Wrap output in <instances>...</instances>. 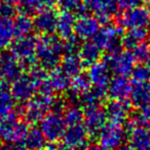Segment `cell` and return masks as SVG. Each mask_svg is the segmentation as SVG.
Masks as SVG:
<instances>
[{"label": "cell", "mask_w": 150, "mask_h": 150, "mask_svg": "<svg viewBox=\"0 0 150 150\" xmlns=\"http://www.w3.org/2000/svg\"><path fill=\"white\" fill-rule=\"evenodd\" d=\"M125 137L127 133L121 125L110 121L99 133V145L104 150H114L122 145Z\"/></svg>", "instance_id": "obj_8"}, {"label": "cell", "mask_w": 150, "mask_h": 150, "mask_svg": "<svg viewBox=\"0 0 150 150\" xmlns=\"http://www.w3.org/2000/svg\"><path fill=\"white\" fill-rule=\"evenodd\" d=\"M147 9H148V11H149V13H150V1L148 2V5H147Z\"/></svg>", "instance_id": "obj_48"}, {"label": "cell", "mask_w": 150, "mask_h": 150, "mask_svg": "<svg viewBox=\"0 0 150 150\" xmlns=\"http://www.w3.org/2000/svg\"><path fill=\"white\" fill-rule=\"evenodd\" d=\"M15 37L13 23L11 18L0 16V48L6 47Z\"/></svg>", "instance_id": "obj_31"}, {"label": "cell", "mask_w": 150, "mask_h": 150, "mask_svg": "<svg viewBox=\"0 0 150 150\" xmlns=\"http://www.w3.org/2000/svg\"><path fill=\"white\" fill-rule=\"evenodd\" d=\"M58 0H21L22 8L28 15L37 13L44 8L52 7Z\"/></svg>", "instance_id": "obj_33"}, {"label": "cell", "mask_w": 150, "mask_h": 150, "mask_svg": "<svg viewBox=\"0 0 150 150\" xmlns=\"http://www.w3.org/2000/svg\"><path fill=\"white\" fill-rule=\"evenodd\" d=\"M105 62L110 68L111 72L119 76H129L136 65V59L131 50H116L108 52L105 58Z\"/></svg>", "instance_id": "obj_6"}, {"label": "cell", "mask_w": 150, "mask_h": 150, "mask_svg": "<svg viewBox=\"0 0 150 150\" xmlns=\"http://www.w3.org/2000/svg\"><path fill=\"white\" fill-rule=\"evenodd\" d=\"M122 28L118 25H106L100 28L96 34L93 36V42L101 50L107 52H113L119 50L122 46Z\"/></svg>", "instance_id": "obj_5"}, {"label": "cell", "mask_w": 150, "mask_h": 150, "mask_svg": "<svg viewBox=\"0 0 150 150\" xmlns=\"http://www.w3.org/2000/svg\"><path fill=\"white\" fill-rule=\"evenodd\" d=\"M78 56H79L84 67H90L94 63L100 61L101 56H102V50L93 41H88L80 45Z\"/></svg>", "instance_id": "obj_24"}, {"label": "cell", "mask_w": 150, "mask_h": 150, "mask_svg": "<svg viewBox=\"0 0 150 150\" xmlns=\"http://www.w3.org/2000/svg\"><path fill=\"white\" fill-rule=\"evenodd\" d=\"M15 108V99L11 90L6 88L2 82H0V116L3 117L13 113Z\"/></svg>", "instance_id": "obj_32"}, {"label": "cell", "mask_w": 150, "mask_h": 150, "mask_svg": "<svg viewBox=\"0 0 150 150\" xmlns=\"http://www.w3.org/2000/svg\"><path fill=\"white\" fill-rule=\"evenodd\" d=\"M0 150H1V149H0Z\"/></svg>", "instance_id": "obj_55"}, {"label": "cell", "mask_w": 150, "mask_h": 150, "mask_svg": "<svg viewBox=\"0 0 150 150\" xmlns=\"http://www.w3.org/2000/svg\"><path fill=\"white\" fill-rule=\"evenodd\" d=\"M145 61H146V65L150 68V48H149V52H148V54H147V57H146Z\"/></svg>", "instance_id": "obj_46"}, {"label": "cell", "mask_w": 150, "mask_h": 150, "mask_svg": "<svg viewBox=\"0 0 150 150\" xmlns=\"http://www.w3.org/2000/svg\"><path fill=\"white\" fill-rule=\"evenodd\" d=\"M147 27H148V29H147V32H148V35H150V21H149V23L147 24Z\"/></svg>", "instance_id": "obj_47"}, {"label": "cell", "mask_w": 150, "mask_h": 150, "mask_svg": "<svg viewBox=\"0 0 150 150\" xmlns=\"http://www.w3.org/2000/svg\"><path fill=\"white\" fill-rule=\"evenodd\" d=\"M66 127L63 115L60 113H47L40 120V131L46 141L50 143H57L63 139Z\"/></svg>", "instance_id": "obj_7"}, {"label": "cell", "mask_w": 150, "mask_h": 150, "mask_svg": "<svg viewBox=\"0 0 150 150\" xmlns=\"http://www.w3.org/2000/svg\"><path fill=\"white\" fill-rule=\"evenodd\" d=\"M13 23L15 36L17 37L31 34L32 30L34 29L33 20L31 19L30 15L26 13H17L15 20H13Z\"/></svg>", "instance_id": "obj_30"}, {"label": "cell", "mask_w": 150, "mask_h": 150, "mask_svg": "<svg viewBox=\"0 0 150 150\" xmlns=\"http://www.w3.org/2000/svg\"><path fill=\"white\" fill-rule=\"evenodd\" d=\"M146 127H150V121H149V122H148V125H146Z\"/></svg>", "instance_id": "obj_51"}, {"label": "cell", "mask_w": 150, "mask_h": 150, "mask_svg": "<svg viewBox=\"0 0 150 150\" xmlns=\"http://www.w3.org/2000/svg\"><path fill=\"white\" fill-rule=\"evenodd\" d=\"M147 29L145 28H131L122 35L121 44L127 50H132L141 42L146 41L148 37Z\"/></svg>", "instance_id": "obj_25"}, {"label": "cell", "mask_w": 150, "mask_h": 150, "mask_svg": "<svg viewBox=\"0 0 150 150\" xmlns=\"http://www.w3.org/2000/svg\"><path fill=\"white\" fill-rule=\"evenodd\" d=\"M66 109H67V101L65 99L61 98V97H57V98L52 99V106H50V110H52V112L63 114V112Z\"/></svg>", "instance_id": "obj_39"}, {"label": "cell", "mask_w": 150, "mask_h": 150, "mask_svg": "<svg viewBox=\"0 0 150 150\" xmlns=\"http://www.w3.org/2000/svg\"><path fill=\"white\" fill-rule=\"evenodd\" d=\"M132 79L134 82H149L150 81V68L147 65H135L131 72Z\"/></svg>", "instance_id": "obj_36"}, {"label": "cell", "mask_w": 150, "mask_h": 150, "mask_svg": "<svg viewBox=\"0 0 150 150\" xmlns=\"http://www.w3.org/2000/svg\"><path fill=\"white\" fill-rule=\"evenodd\" d=\"M42 150H46V149H45V148H43V149H42Z\"/></svg>", "instance_id": "obj_52"}, {"label": "cell", "mask_w": 150, "mask_h": 150, "mask_svg": "<svg viewBox=\"0 0 150 150\" xmlns=\"http://www.w3.org/2000/svg\"><path fill=\"white\" fill-rule=\"evenodd\" d=\"M60 64L61 69L70 77L81 73V70L84 67L78 54H64Z\"/></svg>", "instance_id": "obj_26"}, {"label": "cell", "mask_w": 150, "mask_h": 150, "mask_svg": "<svg viewBox=\"0 0 150 150\" xmlns=\"http://www.w3.org/2000/svg\"><path fill=\"white\" fill-rule=\"evenodd\" d=\"M17 15V7L16 4L11 3H1L0 5V16L6 18H13Z\"/></svg>", "instance_id": "obj_40"}, {"label": "cell", "mask_w": 150, "mask_h": 150, "mask_svg": "<svg viewBox=\"0 0 150 150\" xmlns=\"http://www.w3.org/2000/svg\"><path fill=\"white\" fill-rule=\"evenodd\" d=\"M111 74L112 72L105 61H98L88 67V76L94 86L107 88L111 79Z\"/></svg>", "instance_id": "obj_17"}, {"label": "cell", "mask_w": 150, "mask_h": 150, "mask_svg": "<svg viewBox=\"0 0 150 150\" xmlns=\"http://www.w3.org/2000/svg\"><path fill=\"white\" fill-rule=\"evenodd\" d=\"M1 79H2V74H1V70H0V82H1Z\"/></svg>", "instance_id": "obj_49"}, {"label": "cell", "mask_w": 150, "mask_h": 150, "mask_svg": "<svg viewBox=\"0 0 150 150\" xmlns=\"http://www.w3.org/2000/svg\"><path fill=\"white\" fill-rule=\"evenodd\" d=\"M80 39L76 35L64 39V54H78L80 48Z\"/></svg>", "instance_id": "obj_37"}, {"label": "cell", "mask_w": 150, "mask_h": 150, "mask_svg": "<svg viewBox=\"0 0 150 150\" xmlns=\"http://www.w3.org/2000/svg\"><path fill=\"white\" fill-rule=\"evenodd\" d=\"M115 2H116L117 7H120L123 11L140 5V0H115Z\"/></svg>", "instance_id": "obj_41"}, {"label": "cell", "mask_w": 150, "mask_h": 150, "mask_svg": "<svg viewBox=\"0 0 150 150\" xmlns=\"http://www.w3.org/2000/svg\"><path fill=\"white\" fill-rule=\"evenodd\" d=\"M86 11H90L100 23H108L112 16L117 13L115 0H83Z\"/></svg>", "instance_id": "obj_11"}, {"label": "cell", "mask_w": 150, "mask_h": 150, "mask_svg": "<svg viewBox=\"0 0 150 150\" xmlns=\"http://www.w3.org/2000/svg\"><path fill=\"white\" fill-rule=\"evenodd\" d=\"M36 44L37 37L31 34L19 36L9 44L11 52L20 61L23 69L29 70L35 66V63L37 62L35 58Z\"/></svg>", "instance_id": "obj_2"}, {"label": "cell", "mask_w": 150, "mask_h": 150, "mask_svg": "<svg viewBox=\"0 0 150 150\" xmlns=\"http://www.w3.org/2000/svg\"><path fill=\"white\" fill-rule=\"evenodd\" d=\"M129 146L133 150H150V127L139 125L131 129Z\"/></svg>", "instance_id": "obj_20"}, {"label": "cell", "mask_w": 150, "mask_h": 150, "mask_svg": "<svg viewBox=\"0 0 150 150\" xmlns=\"http://www.w3.org/2000/svg\"><path fill=\"white\" fill-rule=\"evenodd\" d=\"M83 125L90 137H98L100 131L107 123V115L105 109L101 106L90 107L84 109Z\"/></svg>", "instance_id": "obj_10"}, {"label": "cell", "mask_w": 150, "mask_h": 150, "mask_svg": "<svg viewBox=\"0 0 150 150\" xmlns=\"http://www.w3.org/2000/svg\"><path fill=\"white\" fill-rule=\"evenodd\" d=\"M63 118L66 125H81L83 123L84 112L77 106L69 107L63 112Z\"/></svg>", "instance_id": "obj_35"}, {"label": "cell", "mask_w": 150, "mask_h": 150, "mask_svg": "<svg viewBox=\"0 0 150 150\" xmlns=\"http://www.w3.org/2000/svg\"><path fill=\"white\" fill-rule=\"evenodd\" d=\"M24 146L28 150H42L46 145V140L40 129H28L23 140Z\"/></svg>", "instance_id": "obj_29"}, {"label": "cell", "mask_w": 150, "mask_h": 150, "mask_svg": "<svg viewBox=\"0 0 150 150\" xmlns=\"http://www.w3.org/2000/svg\"><path fill=\"white\" fill-rule=\"evenodd\" d=\"M33 20L34 29L42 35H52L57 30V22H58V13L52 7L44 8L35 13Z\"/></svg>", "instance_id": "obj_12"}, {"label": "cell", "mask_w": 150, "mask_h": 150, "mask_svg": "<svg viewBox=\"0 0 150 150\" xmlns=\"http://www.w3.org/2000/svg\"><path fill=\"white\" fill-rule=\"evenodd\" d=\"M150 21V13L147 7L137 5L127 9L117 17V25L121 28H145Z\"/></svg>", "instance_id": "obj_9"}, {"label": "cell", "mask_w": 150, "mask_h": 150, "mask_svg": "<svg viewBox=\"0 0 150 150\" xmlns=\"http://www.w3.org/2000/svg\"><path fill=\"white\" fill-rule=\"evenodd\" d=\"M1 150H28L25 146H19V145H13V144H8V145L4 146L1 148Z\"/></svg>", "instance_id": "obj_42"}, {"label": "cell", "mask_w": 150, "mask_h": 150, "mask_svg": "<svg viewBox=\"0 0 150 150\" xmlns=\"http://www.w3.org/2000/svg\"><path fill=\"white\" fill-rule=\"evenodd\" d=\"M54 97L48 95L38 94L33 96L31 99L26 101V104L24 106L20 107V112L17 113L18 115H22L24 117V121L27 123L40 122L43 116L50 110L52 102Z\"/></svg>", "instance_id": "obj_3"}, {"label": "cell", "mask_w": 150, "mask_h": 150, "mask_svg": "<svg viewBox=\"0 0 150 150\" xmlns=\"http://www.w3.org/2000/svg\"><path fill=\"white\" fill-rule=\"evenodd\" d=\"M57 4L62 11H66L75 17L84 15L86 11L83 0H58Z\"/></svg>", "instance_id": "obj_34"}, {"label": "cell", "mask_w": 150, "mask_h": 150, "mask_svg": "<svg viewBox=\"0 0 150 150\" xmlns=\"http://www.w3.org/2000/svg\"><path fill=\"white\" fill-rule=\"evenodd\" d=\"M149 44L148 42L143 41L140 44H138L136 47H134L132 50V52H133L134 57H135L136 61H140V62H143V61L146 60V57L148 54V52H149Z\"/></svg>", "instance_id": "obj_38"}, {"label": "cell", "mask_w": 150, "mask_h": 150, "mask_svg": "<svg viewBox=\"0 0 150 150\" xmlns=\"http://www.w3.org/2000/svg\"><path fill=\"white\" fill-rule=\"evenodd\" d=\"M107 97V88L94 86L91 88L86 93L77 97V103L79 106H82L84 109L90 107L101 106L103 101Z\"/></svg>", "instance_id": "obj_22"}, {"label": "cell", "mask_w": 150, "mask_h": 150, "mask_svg": "<svg viewBox=\"0 0 150 150\" xmlns=\"http://www.w3.org/2000/svg\"><path fill=\"white\" fill-rule=\"evenodd\" d=\"M91 88H92V83H91L88 74L79 73V74L73 76L70 81V86H69L70 97H72V100L75 103H77V97L86 93Z\"/></svg>", "instance_id": "obj_27"}, {"label": "cell", "mask_w": 150, "mask_h": 150, "mask_svg": "<svg viewBox=\"0 0 150 150\" xmlns=\"http://www.w3.org/2000/svg\"><path fill=\"white\" fill-rule=\"evenodd\" d=\"M64 54V40L59 36L42 35L37 38L35 58L46 71L57 68Z\"/></svg>", "instance_id": "obj_1"}, {"label": "cell", "mask_w": 150, "mask_h": 150, "mask_svg": "<svg viewBox=\"0 0 150 150\" xmlns=\"http://www.w3.org/2000/svg\"><path fill=\"white\" fill-rule=\"evenodd\" d=\"M0 70H1L2 78H4L6 81H13L20 75H22L24 69L20 61L9 52L6 54H1Z\"/></svg>", "instance_id": "obj_16"}, {"label": "cell", "mask_w": 150, "mask_h": 150, "mask_svg": "<svg viewBox=\"0 0 150 150\" xmlns=\"http://www.w3.org/2000/svg\"><path fill=\"white\" fill-rule=\"evenodd\" d=\"M107 118L111 122L121 123L125 122L129 117L131 102L127 100H111L105 107Z\"/></svg>", "instance_id": "obj_15"}, {"label": "cell", "mask_w": 150, "mask_h": 150, "mask_svg": "<svg viewBox=\"0 0 150 150\" xmlns=\"http://www.w3.org/2000/svg\"><path fill=\"white\" fill-rule=\"evenodd\" d=\"M83 150H104L100 145H92V146H88L86 149Z\"/></svg>", "instance_id": "obj_44"}, {"label": "cell", "mask_w": 150, "mask_h": 150, "mask_svg": "<svg viewBox=\"0 0 150 150\" xmlns=\"http://www.w3.org/2000/svg\"><path fill=\"white\" fill-rule=\"evenodd\" d=\"M36 91L37 88L29 75L22 74L13 81L11 93L15 100L26 102L35 95Z\"/></svg>", "instance_id": "obj_14"}, {"label": "cell", "mask_w": 150, "mask_h": 150, "mask_svg": "<svg viewBox=\"0 0 150 150\" xmlns=\"http://www.w3.org/2000/svg\"><path fill=\"white\" fill-rule=\"evenodd\" d=\"M0 57H1V52H0Z\"/></svg>", "instance_id": "obj_53"}, {"label": "cell", "mask_w": 150, "mask_h": 150, "mask_svg": "<svg viewBox=\"0 0 150 150\" xmlns=\"http://www.w3.org/2000/svg\"><path fill=\"white\" fill-rule=\"evenodd\" d=\"M131 105L142 108L150 104V86L149 82H132V88L129 93Z\"/></svg>", "instance_id": "obj_21"}, {"label": "cell", "mask_w": 150, "mask_h": 150, "mask_svg": "<svg viewBox=\"0 0 150 150\" xmlns=\"http://www.w3.org/2000/svg\"><path fill=\"white\" fill-rule=\"evenodd\" d=\"M74 23L75 16L71 15L66 11H62L58 15V22H57V30L59 37L63 40L70 37L74 34Z\"/></svg>", "instance_id": "obj_28"}, {"label": "cell", "mask_w": 150, "mask_h": 150, "mask_svg": "<svg viewBox=\"0 0 150 150\" xmlns=\"http://www.w3.org/2000/svg\"><path fill=\"white\" fill-rule=\"evenodd\" d=\"M70 76L67 75L61 68H54L47 74V83L52 93H64L69 90Z\"/></svg>", "instance_id": "obj_23"}, {"label": "cell", "mask_w": 150, "mask_h": 150, "mask_svg": "<svg viewBox=\"0 0 150 150\" xmlns=\"http://www.w3.org/2000/svg\"><path fill=\"white\" fill-rule=\"evenodd\" d=\"M28 131V123L19 118V115L11 113L0 121V139L9 144L23 142Z\"/></svg>", "instance_id": "obj_4"}, {"label": "cell", "mask_w": 150, "mask_h": 150, "mask_svg": "<svg viewBox=\"0 0 150 150\" xmlns=\"http://www.w3.org/2000/svg\"><path fill=\"white\" fill-rule=\"evenodd\" d=\"M101 28V23L95 16L82 15L75 20L74 23V35L79 39H90L98 32Z\"/></svg>", "instance_id": "obj_13"}, {"label": "cell", "mask_w": 150, "mask_h": 150, "mask_svg": "<svg viewBox=\"0 0 150 150\" xmlns=\"http://www.w3.org/2000/svg\"><path fill=\"white\" fill-rule=\"evenodd\" d=\"M149 86H150V83H149Z\"/></svg>", "instance_id": "obj_54"}, {"label": "cell", "mask_w": 150, "mask_h": 150, "mask_svg": "<svg viewBox=\"0 0 150 150\" xmlns=\"http://www.w3.org/2000/svg\"><path fill=\"white\" fill-rule=\"evenodd\" d=\"M140 1H145V2H149L150 0H140Z\"/></svg>", "instance_id": "obj_50"}, {"label": "cell", "mask_w": 150, "mask_h": 150, "mask_svg": "<svg viewBox=\"0 0 150 150\" xmlns=\"http://www.w3.org/2000/svg\"><path fill=\"white\" fill-rule=\"evenodd\" d=\"M57 150H76V148L71 147V146L64 144V145H62V146H58V149Z\"/></svg>", "instance_id": "obj_43"}, {"label": "cell", "mask_w": 150, "mask_h": 150, "mask_svg": "<svg viewBox=\"0 0 150 150\" xmlns=\"http://www.w3.org/2000/svg\"><path fill=\"white\" fill-rule=\"evenodd\" d=\"M64 143L71 147L78 148L80 146L86 145V141L88 139V134L84 127L83 123L81 125H67L65 129L64 136Z\"/></svg>", "instance_id": "obj_19"}, {"label": "cell", "mask_w": 150, "mask_h": 150, "mask_svg": "<svg viewBox=\"0 0 150 150\" xmlns=\"http://www.w3.org/2000/svg\"><path fill=\"white\" fill-rule=\"evenodd\" d=\"M132 82L127 76L115 75L107 86V96L113 100H127L129 96Z\"/></svg>", "instance_id": "obj_18"}, {"label": "cell", "mask_w": 150, "mask_h": 150, "mask_svg": "<svg viewBox=\"0 0 150 150\" xmlns=\"http://www.w3.org/2000/svg\"><path fill=\"white\" fill-rule=\"evenodd\" d=\"M114 150H133V149L131 148V146L121 145V146H119L118 148H116V149H114Z\"/></svg>", "instance_id": "obj_45"}]
</instances>
